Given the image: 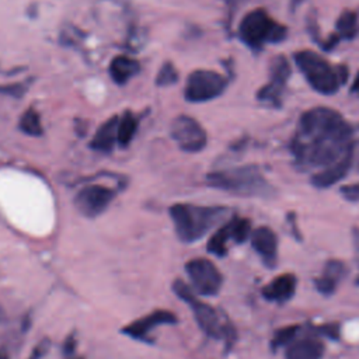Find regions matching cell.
Listing matches in <instances>:
<instances>
[{"mask_svg": "<svg viewBox=\"0 0 359 359\" xmlns=\"http://www.w3.org/2000/svg\"><path fill=\"white\" fill-rule=\"evenodd\" d=\"M137 125H139L137 118L130 112H125L122 116H119V122H118V144L119 146L125 147L132 142L133 136L136 135Z\"/></svg>", "mask_w": 359, "mask_h": 359, "instance_id": "44dd1931", "label": "cell"}, {"mask_svg": "<svg viewBox=\"0 0 359 359\" xmlns=\"http://www.w3.org/2000/svg\"><path fill=\"white\" fill-rule=\"evenodd\" d=\"M227 215L222 206H196L189 203H175L170 208L175 233L184 243L201 240L209 230L219 224Z\"/></svg>", "mask_w": 359, "mask_h": 359, "instance_id": "7a4b0ae2", "label": "cell"}, {"mask_svg": "<svg viewBox=\"0 0 359 359\" xmlns=\"http://www.w3.org/2000/svg\"><path fill=\"white\" fill-rule=\"evenodd\" d=\"M337 29L341 36L352 38L358 31V20L356 14L352 11H345L339 15L337 22Z\"/></svg>", "mask_w": 359, "mask_h": 359, "instance_id": "603a6c76", "label": "cell"}, {"mask_svg": "<svg viewBox=\"0 0 359 359\" xmlns=\"http://www.w3.org/2000/svg\"><path fill=\"white\" fill-rule=\"evenodd\" d=\"M352 90H353V91H359V74H358V77H356V80H355V83H353Z\"/></svg>", "mask_w": 359, "mask_h": 359, "instance_id": "d6a6232c", "label": "cell"}, {"mask_svg": "<svg viewBox=\"0 0 359 359\" xmlns=\"http://www.w3.org/2000/svg\"><path fill=\"white\" fill-rule=\"evenodd\" d=\"M300 332V327L299 325H289L285 328H280L279 331H276L273 341H272V346L273 348H282V346H287L289 344H292L296 337Z\"/></svg>", "mask_w": 359, "mask_h": 359, "instance_id": "d4e9b609", "label": "cell"}, {"mask_svg": "<svg viewBox=\"0 0 359 359\" xmlns=\"http://www.w3.org/2000/svg\"><path fill=\"white\" fill-rule=\"evenodd\" d=\"M346 275L345 265L338 259H331L325 264L321 276L314 280L316 289L323 294H331L337 289L339 280Z\"/></svg>", "mask_w": 359, "mask_h": 359, "instance_id": "2e32d148", "label": "cell"}, {"mask_svg": "<svg viewBox=\"0 0 359 359\" xmlns=\"http://www.w3.org/2000/svg\"><path fill=\"white\" fill-rule=\"evenodd\" d=\"M185 271L196 293L203 296H215L219 293L223 276L212 261L194 258L185 264Z\"/></svg>", "mask_w": 359, "mask_h": 359, "instance_id": "ba28073f", "label": "cell"}, {"mask_svg": "<svg viewBox=\"0 0 359 359\" xmlns=\"http://www.w3.org/2000/svg\"><path fill=\"white\" fill-rule=\"evenodd\" d=\"M18 128L24 133H27L29 136H39L43 132V128H42V123H41V118H39L38 112L34 108L27 109L21 115L20 122H18Z\"/></svg>", "mask_w": 359, "mask_h": 359, "instance_id": "7402d4cb", "label": "cell"}, {"mask_svg": "<svg viewBox=\"0 0 359 359\" xmlns=\"http://www.w3.org/2000/svg\"><path fill=\"white\" fill-rule=\"evenodd\" d=\"M240 38L251 48H259L265 42H279L286 35V28L275 22L262 8L250 11L240 22Z\"/></svg>", "mask_w": 359, "mask_h": 359, "instance_id": "8992f818", "label": "cell"}, {"mask_svg": "<svg viewBox=\"0 0 359 359\" xmlns=\"http://www.w3.org/2000/svg\"><path fill=\"white\" fill-rule=\"evenodd\" d=\"M294 62L304 74L309 84L321 94H334L346 79V69L342 66L332 67L318 53L300 50L294 53Z\"/></svg>", "mask_w": 359, "mask_h": 359, "instance_id": "277c9868", "label": "cell"}, {"mask_svg": "<svg viewBox=\"0 0 359 359\" xmlns=\"http://www.w3.org/2000/svg\"><path fill=\"white\" fill-rule=\"evenodd\" d=\"M4 310H3V307L0 306V323H3V320H4Z\"/></svg>", "mask_w": 359, "mask_h": 359, "instance_id": "836d02e7", "label": "cell"}, {"mask_svg": "<svg viewBox=\"0 0 359 359\" xmlns=\"http://www.w3.org/2000/svg\"><path fill=\"white\" fill-rule=\"evenodd\" d=\"M213 188L241 196H271L272 187L265 181L257 167L245 165L210 172L206 178Z\"/></svg>", "mask_w": 359, "mask_h": 359, "instance_id": "3957f363", "label": "cell"}, {"mask_svg": "<svg viewBox=\"0 0 359 359\" xmlns=\"http://www.w3.org/2000/svg\"><path fill=\"white\" fill-rule=\"evenodd\" d=\"M227 86L226 79L212 70L192 72L185 84L184 95L189 102H205L219 97Z\"/></svg>", "mask_w": 359, "mask_h": 359, "instance_id": "52a82bcc", "label": "cell"}, {"mask_svg": "<svg viewBox=\"0 0 359 359\" xmlns=\"http://www.w3.org/2000/svg\"><path fill=\"white\" fill-rule=\"evenodd\" d=\"M292 151L304 170L323 171L355 154L353 132L337 111L317 107L302 115Z\"/></svg>", "mask_w": 359, "mask_h": 359, "instance_id": "6da1fadb", "label": "cell"}, {"mask_svg": "<svg viewBox=\"0 0 359 359\" xmlns=\"http://www.w3.org/2000/svg\"><path fill=\"white\" fill-rule=\"evenodd\" d=\"M79 359H81V358H79Z\"/></svg>", "mask_w": 359, "mask_h": 359, "instance_id": "d590c367", "label": "cell"}, {"mask_svg": "<svg viewBox=\"0 0 359 359\" xmlns=\"http://www.w3.org/2000/svg\"><path fill=\"white\" fill-rule=\"evenodd\" d=\"M171 136L180 149L188 153L201 151L208 142L205 129L199 125L198 121L188 115H180L172 121Z\"/></svg>", "mask_w": 359, "mask_h": 359, "instance_id": "9c48e42d", "label": "cell"}, {"mask_svg": "<svg viewBox=\"0 0 359 359\" xmlns=\"http://www.w3.org/2000/svg\"><path fill=\"white\" fill-rule=\"evenodd\" d=\"M342 195L352 202L359 201V184H351V185H345L341 188Z\"/></svg>", "mask_w": 359, "mask_h": 359, "instance_id": "4316f807", "label": "cell"}, {"mask_svg": "<svg viewBox=\"0 0 359 359\" xmlns=\"http://www.w3.org/2000/svg\"><path fill=\"white\" fill-rule=\"evenodd\" d=\"M177 80H178L177 69H175L170 62L164 63V65L160 67V70H158V73H157V76H156V84L160 86V87L171 86V84L177 83Z\"/></svg>", "mask_w": 359, "mask_h": 359, "instance_id": "484cf974", "label": "cell"}, {"mask_svg": "<svg viewBox=\"0 0 359 359\" xmlns=\"http://www.w3.org/2000/svg\"><path fill=\"white\" fill-rule=\"evenodd\" d=\"M230 222V227H231V240L236 241L237 244L244 243L248 237H251V224L250 220L247 219H240V217H234Z\"/></svg>", "mask_w": 359, "mask_h": 359, "instance_id": "cb8c5ba5", "label": "cell"}, {"mask_svg": "<svg viewBox=\"0 0 359 359\" xmlns=\"http://www.w3.org/2000/svg\"><path fill=\"white\" fill-rule=\"evenodd\" d=\"M172 290L174 293L184 300L192 310L194 317L199 325V328L210 338H224L229 339L233 332L230 330V327L224 325L220 321V317L217 316L216 310L213 307H210L209 304L201 302L195 293L191 290L189 286H187L184 282L181 280H175L172 283Z\"/></svg>", "mask_w": 359, "mask_h": 359, "instance_id": "5b68a950", "label": "cell"}, {"mask_svg": "<svg viewBox=\"0 0 359 359\" xmlns=\"http://www.w3.org/2000/svg\"><path fill=\"white\" fill-rule=\"evenodd\" d=\"M231 240L230 222L223 224L208 241V251L216 257H224L227 254V241Z\"/></svg>", "mask_w": 359, "mask_h": 359, "instance_id": "ffe728a7", "label": "cell"}, {"mask_svg": "<svg viewBox=\"0 0 359 359\" xmlns=\"http://www.w3.org/2000/svg\"><path fill=\"white\" fill-rule=\"evenodd\" d=\"M115 198V191L104 185H87L81 188L76 198V209L86 217H97L109 206Z\"/></svg>", "mask_w": 359, "mask_h": 359, "instance_id": "30bf717a", "label": "cell"}, {"mask_svg": "<svg viewBox=\"0 0 359 359\" xmlns=\"http://www.w3.org/2000/svg\"><path fill=\"white\" fill-rule=\"evenodd\" d=\"M353 156H355V154L346 157L345 160L339 161V163L335 164V165H331V167H328V168H325V170H323V171L316 172V174L313 175V178H311L313 184H314L316 187H318V188H328V187L334 185L335 182L341 181V180L345 177V174L348 172V170H349V167H351V164H352Z\"/></svg>", "mask_w": 359, "mask_h": 359, "instance_id": "d6986e66", "label": "cell"}, {"mask_svg": "<svg viewBox=\"0 0 359 359\" xmlns=\"http://www.w3.org/2000/svg\"><path fill=\"white\" fill-rule=\"evenodd\" d=\"M321 331H323V334L324 335H327V337H330V338H338V327L335 325V324H332V325H325V327H323L321 328Z\"/></svg>", "mask_w": 359, "mask_h": 359, "instance_id": "f546056e", "label": "cell"}, {"mask_svg": "<svg viewBox=\"0 0 359 359\" xmlns=\"http://www.w3.org/2000/svg\"><path fill=\"white\" fill-rule=\"evenodd\" d=\"M290 74V67L283 56H278L271 65V81L258 91V98L278 104L282 88Z\"/></svg>", "mask_w": 359, "mask_h": 359, "instance_id": "7c38bea8", "label": "cell"}, {"mask_svg": "<svg viewBox=\"0 0 359 359\" xmlns=\"http://www.w3.org/2000/svg\"><path fill=\"white\" fill-rule=\"evenodd\" d=\"M251 245L266 266H273L278 255V238L269 227H258L251 233Z\"/></svg>", "mask_w": 359, "mask_h": 359, "instance_id": "4fadbf2b", "label": "cell"}, {"mask_svg": "<svg viewBox=\"0 0 359 359\" xmlns=\"http://www.w3.org/2000/svg\"><path fill=\"white\" fill-rule=\"evenodd\" d=\"M296 290V278L292 273H282L272 279L271 283H268L262 289V296L268 302H276V303H286L290 300Z\"/></svg>", "mask_w": 359, "mask_h": 359, "instance_id": "5bb4252c", "label": "cell"}, {"mask_svg": "<svg viewBox=\"0 0 359 359\" xmlns=\"http://www.w3.org/2000/svg\"><path fill=\"white\" fill-rule=\"evenodd\" d=\"M49 346H50V342H49V339H42L35 348H34V351H32V353H31V356H29V359H41L43 355H46V352H48V349H49Z\"/></svg>", "mask_w": 359, "mask_h": 359, "instance_id": "83f0119b", "label": "cell"}, {"mask_svg": "<svg viewBox=\"0 0 359 359\" xmlns=\"http://www.w3.org/2000/svg\"><path fill=\"white\" fill-rule=\"evenodd\" d=\"M0 359H7V355L3 353V352H0Z\"/></svg>", "mask_w": 359, "mask_h": 359, "instance_id": "e575fe53", "label": "cell"}, {"mask_svg": "<svg viewBox=\"0 0 359 359\" xmlns=\"http://www.w3.org/2000/svg\"><path fill=\"white\" fill-rule=\"evenodd\" d=\"M177 316L171 311L167 310H156L128 325H125L122 328V332L126 334L130 338H135L137 341H146L150 342L149 334L150 331H153L156 327L158 325H164V324H175Z\"/></svg>", "mask_w": 359, "mask_h": 359, "instance_id": "8fae6325", "label": "cell"}, {"mask_svg": "<svg viewBox=\"0 0 359 359\" xmlns=\"http://www.w3.org/2000/svg\"><path fill=\"white\" fill-rule=\"evenodd\" d=\"M118 122L119 116H112L109 121L102 123L94 135L90 146L97 151L109 153L114 149V144L118 143Z\"/></svg>", "mask_w": 359, "mask_h": 359, "instance_id": "e0dca14e", "label": "cell"}, {"mask_svg": "<svg viewBox=\"0 0 359 359\" xmlns=\"http://www.w3.org/2000/svg\"><path fill=\"white\" fill-rule=\"evenodd\" d=\"M139 70L140 65L137 60L125 55L115 56L109 65V74L116 84H125L132 77H135Z\"/></svg>", "mask_w": 359, "mask_h": 359, "instance_id": "ac0fdd59", "label": "cell"}, {"mask_svg": "<svg viewBox=\"0 0 359 359\" xmlns=\"http://www.w3.org/2000/svg\"><path fill=\"white\" fill-rule=\"evenodd\" d=\"M76 345H77L76 335H74V334H70V335L66 338L65 344H63V353H65L66 356H72V355L74 353V351H76Z\"/></svg>", "mask_w": 359, "mask_h": 359, "instance_id": "f1b7e54d", "label": "cell"}, {"mask_svg": "<svg viewBox=\"0 0 359 359\" xmlns=\"http://www.w3.org/2000/svg\"><path fill=\"white\" fill-rule=\"evenodd\" d=\"M355 245H356V262H358V266H359V231L355 233ZM356 283L359 285V275L356 278Z\"/></svg>", "mask_w": 359, "mask_h": 359, "instance_id": "4dcf8cb0", "label": "cell"}, {"mask_svg": "<svg viewBox=\"0 0 359 359\" xmlns=\"http://www.w3.org/2000/svg\"><path fill=\"white\" fill-rule=\"evenodd\" d=\"M22 90H24V87H22V86H18V87H17V91H14V97H20L21 93H22ZM10 91H11V90L7 88V87L0 88V93H10Z\"/></svg>", "mask_w": 359, "mask_h": 359, "instance_id": "1f68e13d", "label": "cell"}, {"mask_svg": "<svg viewBox=\"0 0 359 359\" xmlns=\"http://www.w3.org/2000/svg\"><path fill=\"white\" fill-rule=\"evenodd\" d=\"M324 355V344L317 338L294 339L286 346L285 359H321Z\"/></svg>", "mask_w": 359, "mask_h": 359, "instance_id": "9a60e30c", "label": "cell"}]
</instances>
